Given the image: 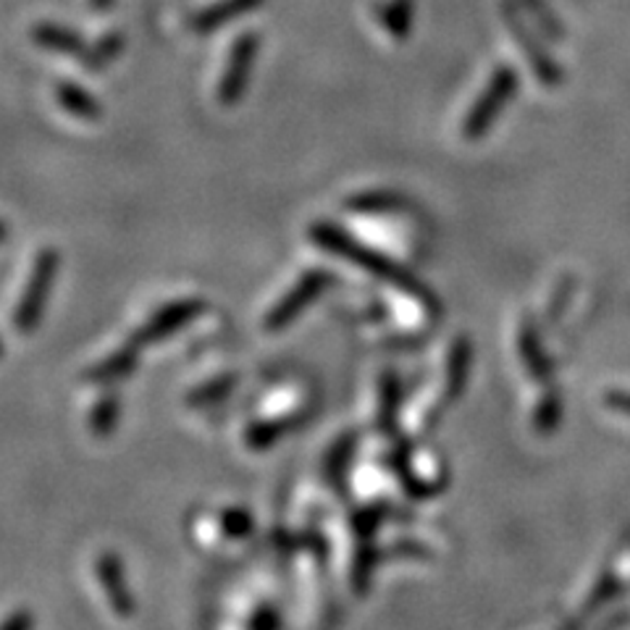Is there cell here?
<instances>
[{
  "label": "cell",
  "instance_id": "obj_15",
  "mask_svg": "<svg viewBox=\"0 0 630 630\" xmlns=\"http://www.w3.org/2000/svg\"><path fill=\"white\" fill-rule=\"evenodd\" d=\"M118 413H122V402H118V394H103L98 402H94L92 413H90V428L94 437H109L113 433V428L118 424Z\"/></svg>",
  "mask_w": 630,
  "mask_h": 630
},
{
  "label": "cell",
  "instance_id": "obj_8",
  "mask_svg": "<svg viewBox=\"0 0 630 630\" xmlns=\"http://www.w3.org/2000/svg\"><path fill=\"white\" fill-rule=\"evenodd\" d=\"M263 0H220L216 5H207V9L194 14L192 18V29L200 32V35H207V32H216L229 24L231 18L250 14V11L261 9Z\"/></svg>",
  "mask_w": 630,
  "mask_h": 630
},
{
  "label": "cell",
  "instance_id": "obj_16",
  "mask_svg": "<svg viewBox=\"0 0 630 630\" xmlns=\"http://www.w3.org/2000/svg\"><path fill=\"white\" fill-rule=\"evenodd\" d=\"M468 368H470V346L468 342H457L452 346L450 365H446V396H450V400H455V396L465 389Z\"/></svg>",
  "mask_w": 630,
  "mask_h": 630
},
{
  "label": "cell",
  "instance_id": "obj_18",
  "mask_svg": "<svg viewBox=\"0 0 630 630\" xmlns=\"http://www.w3.org/2000/svg\"><path fill=\"white\" fill-rule=\"evenodd\" d=\"M252 528H255V520L244 507H229L220 513V531L229 539H244L252 533Z\"/></svg>",
  "mask_w": 630,
  "mask_h": 630
},
{
  "label": "cell",
  "instance_id": "obj_19",
  "mask_svg": "<svg viewBox=\"0 0 630 630\" xmlns=\"http://www.w3.org/2000/svg\"><path fill=\"white\" fill-rule=\"evenodd\" d=\"M396 205H402L400 198L383 192H370V194H357V198L346 200V207L355 213H389Z\"/></svg>",
  "mask_w": 630,
  "mask_h": 630
},
{
  "label": "cell",
  "instance_id": "obj_20",
  "mask_svg": "<svg viewBox=\"0 0 630 630\" xmlns=\"http://www.w3.org/2000/svg\"><path fill=\"white\" fill-rule=\"evenodd\" d=\"M410 16H413V5H410V0H392V3L387 5V27L394 32V35H405L407 27H410Z\"/></svg>",
  "mask_w": 630,
  "mask_h": 630
},
{
  "label": "cell",
  "instance_id": "obj_9",
  "mask_svg": "<svg viewBox=\"0 0 630 630\" xmlns=\"http://www.w3.org/2000/svg\"><path fill=\"white\" fill-rule=\"evenodd\" d=\"M137 361H140V355H137V342L124 344L118 346L116 352H111L109 357H103L98 365H92V368L87 370V378H90L92 383H98V387L122 381V378H126L137 368Z\"/></svg>",
  "mask_w": 630,
  "mask_h": 630
},
{
  "label": "cell",
  "instance_id": "obj_4",
  "mask_svg": "<svg viewBox=\"0 0 630 630\" xmlns=\"http://www.w3.org/2000/svg\"><path fill=\"white\" fill-rule=\"evenodd\" d=\"M331 281H333V276L326 268L305 270L302 279L294 284V287L289 289V292L284 294L274 307H270V313L266 315V329L281 331L284 326L292 324V320L298 318L307 305H313V302L331 287Z\"/></svg>",
  "mask_w": 630,
  "mask_h": 630
},
{
  "label": "cell",
  "instance_id": "obj_7",
  "mask_svg": "<svg viewBox=\"0 0 630 630\" xmlns=\"http://www.w3.org/2000/svg\"><path fill=\"white\" fill-rule=\"evenodd\" d=\"M94 576H98L100 585H103V594L111 602V609L118 617H131L135 615V596L129 591V581H126V572L118 554L113 552H100L94 559Z\"/></svg>",
  "mask_w": 630,
  "mask_h": 630
},
{
  "label": "cell",
  "instance_id": "obj_24",
  "mask_svg": "<svg viewBox=\"0 0 630 630\" xmlns=\"http://www.w3.org/2000/svg\"><path fill=\"white\" fill-rule=\"evenodd\" d=\"M536 420H539V428H552L554 424L559 420V402L557 396H552V400L544 402V407L536 413Z\"/></svg>",
  "mask_w": 630,
  "mask_h": 630
},
{
  "label": "cell",
  "instance_id": "obj_10",
  "mask_svg": "<svg viewBox=\"0 0 630 630\" xmlns=\"http://www.w3.org/2000/svg\"><path fill=\"white\" fill-rule=\"evenodd\" d=\"M298 426V418L287 415V418H276V420H257L252 424L248 431H244V446L252 452H263L268 446H274L284 433H289Z\"/></svg>",
  "mask_w": 630,
  "mask_h": 630
},
{
  "label": "cell",
  "instance_id": "obj_13",
  "mask_svg": "<svg viewBox=\"0 0 630 630\" xmlns=\"http://www.w3.org/2000/svg\"><path fill=\"white\" fill-rule=\"evenodd\" d=\"M237 383H239L237 374H224V376L213 378V381L203 383V387H198L192 394L187 396V405L189 407H211V405H216V402L226 400V396L235 392Z\"/></svg>",
  "mask_w": 630,
  "mask_h": 630
},
{
  "label": "cell",
  "instance_id": "obj_14",
  "mask_svg": "<svg viewBox=\"0 0 630 630\" xmlns=\"http://www.w3.org/2000/svg\"><path fill=\"white\" fill-rule=\"evenodd\" d=\"M35 42L48 50H55V53H81V48H85V42H81L72 29L55 27V24H42V27H37Z\"/></svg>",
  "mask_w": 630,
  "mask_h": 630
},
{
  "label": "cell",
  "instance_id": "obj_25",
  "mask_svg": "<svg viewBox=\"0 0 630 630\" xmlns=\"http://www.w3.org/2000/svg\"><path fill=\"white\" fill-rule=\"evenodd\" d=\"M0 630H35V615H32L29 609H16V613L0 626Z\"/></svg>",
  "mask_w": 630,
  "mask_h": 630
},
{
  "label": "cell",
  "instance_id": "obj_22",
  "mask_svg": "<svg viewBox=\"0 0 630 630\" xmlns=\"http://www.w3.org/2000/svg\"><path fill=\"white\" fill-rule=\"evenodd\" d=\"M250 630H281V615L276 607H261L250 617Z\"/></svg>",
  "mask_w": 630,
  "mask_h": 630
},
{
  "label": "cell",
  "instance_id": "obj_26",
  "mask_svg": "<svg viewBox=\"0 0 630 630\" xmlns=\"http://www.w3.org/2000/svg\"><path fill=\"white\" fill-rule=\"evenodd\" d=\"M604 402H607V407H613L615 413L630 415V392H626V389H613V392L604 394Z\"/></svg>",
  "mask_w": 630,
  "mask_h": 630
},
{
  "label": "cell",
  "instance_id": "obj_5",
  "mask_svg": "<svg viewBox=\"0 0 630 630\" xmlns=\"http://www.w3.org/2000/svg\"><path fill=\"white\" fill-rule=\"evenodd\" d=\"M203 313H205V302L198 300V298L168 302V305H163L161 311L153 315V318L144 320L140 329H137L135 342L137 344H158V342H163V339L174 337L176 331L185 329L187 324L198 320Z\"/></svg>",
  "mask_w": 630,
  "mask_h": 630
},
{
  "label": "cell",
  "instance_id": "obj_21",
  "mask_svg": "<svg viewBox=\"0 0 630 630\" xmlns=\"http://www.w3.org/2000/svg\"><path fill=\"white\" fill-rule=\"evenodd\" d=\"M400 405V383L394 376H387L383 381V402H381V426L389 428L394 424V410Z\"/></svg>",
  "mask_w": 630,
  "mask_h": 630
},
{
  "label": "cell",
  "instance_id": "obj_23",
  "mask_svg": "<svg viewBox=\"0 0 630 630\" xmlns=\"http://www.w3.org/2000/svg\"><path fill=\"white\" fill-rule=\"evenodd\" d=\"M118 48H122V42H118V37H109V40H103L98 46V50L90 55V68H100L109 63L111 55L118 53Z\"/></svg>",
  "mask_w": 630,
  "mask_h": 630
},
{
  "label": "cell",
  "instance_id": "obj_1",
  "mask_svg": "<svg viewBox=\"0 0 630 630\" xmlns=\"http://www.w3.org/2000/svg\"><path fill=\"white\" fill-rule=\"evenodd\" d=\"M311 239H313L315 244H320V248H324L326 252H331V255L344 257V261L352 263V266L368 270V274L374 276V279H381L383 284H392V287L402 289V292H407V298H413L415 302H420V305H424L426 311L439 313V300L433 298V292L426 287L424 281L415 279V276L410 274V270H405L402 266H396L394 261H389V257L381 255V252L365 248L363 242L352 239L344 229H339V226L326 224V220H320V224H313L311 226Z\"/></svg>",
  "mask_w": 630,
  "mask_h": 630
},
{
  "label": "cell",
  "instance_id": "obj_12",
  "mask_svg": "<svg viewBox=\"0 0 630 630\" xmlns=\"http://www.w3.org/2000/svg\"><path fill=\"white\" fill-rule=\"evenodd\" d=\"M55 94H59V103L68 113L79 118H98L100 116V103L92 98L90 92L81 90V87L74 85V81H61L55 87Z\"/></svg>",
  "mask_w": 630,
  "mask_h": 630
},
{
  "label": "cell",
  "instance_id": "obj_27",
  "mask_svg": "<svg viewBox=\"0 0 630 630\" xmlns=\"http://www.w3.org/2000/svg\"><path fill=\"white\" fill-rule=\"evenodd\" d=\"M5 239H9V224L0 220V242H5Z\"/></svg>",
  "mask_w": 630,
  "mask_h": 630
},
{
  "label": "cell",
  "instance_id": "obj_29",
  "mask_svg": "<svg viewBox=\"0 0 630 630\" xmlns=\"http://www.w3.org/2000/svg\"><path fill=\"white\" fill-rule=\"evenodd\" d=\"M0 357H3V342H0Z\"/></svg>",
  "mask_w": 630,
  "mask_h": 630
},
{
  "label": "cell",
  "instance_id": "obj_17",
  "mask_svg": "<svg viewBox=\"0 0 630 630\" xmlns=\"http://www.w3.org/2000/svg\"><path fill=\"white\" fill-rule=\"evenodd\" d=\"M352 452H355V437H352V433H346V437H342L337 441V444L331 446L329 455H326L324 472H326V478L331 481V487L342 483L344 472H346V468H350Z\"/></svg>",
  "mask_w": 630,
  "mask_h": 630
},
{
  "label": "cell",
  "instance_id": "obj_6",
  "mask_svg": "<svg viewBox=\"0 0 630 630\" xmlns=\"http://www.w3.org/2000/svg\"><path fill=\"white\" fill-rule=\"evenodd\" d=\"M257 48H261V37H257L255 32H252V35L248 32V35L239 37L237 46L231 48L229 66H226L224 79H220V92H218L220 103L224 105L237 103V100L242 98L244 87H248L252 66H255Z\"/></svg>",
  "mask_w": 630,
  "mask_h": 630
},
{
  "label": "cell",
  "instance_id": "obj_28",
  "mask_svg": "<svg viewBox=\"0 0 630 630\" xmlns=\"http://www.w3.org/2000/svg\"><path fill=\"white\" fill-rule=\"evenodd\" d=\"M92 5H94V9H100V11L111 9V0H92Z\"/></svg>",
  "mask_w": 630,
  "mask_h": 630
},
{
  "label": "cell",
  "instance_id": "obj_11",
  "mask_svg": "<svg viewBox=\"0 0 630 630\" xmlns=\"http://www.w3.org/2000/svg\"><path fill=\"white\" fill-rule=\"evenodd\" d=\"M520 355L536 381H550L552 378L550 355H544L539 337H536V331L531 329V326H522V331H520Z\"/></svg>",
  "mask_w": 630,
  "mask_h": 630
},
{
  "label": "cell",
  "instance_id": "obj_2",
  "mask_svg": "<svg viewBox=\"0 0 630 630\" xmlns=\"http://www.w3.org/2000/svg\"><path fill=\"white\" fill-rule=\"evenodd\" d=\"M59 263H61L59 252H55L53 248L40 250V255H37V261H35V268H32L27 287H24L22 300H18V305L14 311V326L18 331L27 333L42 320L50 292H53L55 274H59Z\"/></svg>",
  "mask_w": 630,
  "mask_h": 630
},
{
  "label": "cell",
  "instance_id": "obj_3",
  "mask_svg": "<svg viewBox=\"0 0 630 630\" xmlns=\"http://www.w3.org/2000/svg\"><path fill=\"white\" fill-rule=\"evenodd\" d=\"M515 90H518V77L509 66L496 68L494 77L489 79V87L478 94V100L472 103V109L468 113L463 124V135L468 140H478L489 131V126L494 124V118L500 116V111L507 105V100L513 98Z\"/></svg>",
  "mask_w": 630,
  "mask_h": 630
}]
</instances>
